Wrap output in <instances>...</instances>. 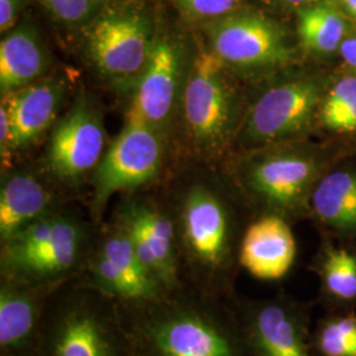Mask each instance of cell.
<instances>
[{"instance_id":"cell-1","label":"cell","mask_w":356,"mask_h":356,"mask_svg":"<svg viewBox=\"0 0 356 356\" xmlns=\"http://www.w3.org/2000/svg\"><path fill=\"white\" fill-rule=\"evenodd\" d=\"M118 306L134 356H254L231 300L182 284L156 300Z\"/></svg>"},{"instance_id":"cell-2","label":"cell","mask_w":356,"mask_h":356,"mask_svg":"<svg viewBox=\"0 0 356 356\" xmlns=\"http://www.w3.org/2000/svg\"><path fill=\"white\" fill-rule=\"evenodd\" d=\"M165 204L176 226L182 284L231 300L234 219L225 197L204 182H194Z\"/></svg>"},{"instance_id":"cell-3","label":"cell","mask_w":356,"mask_h":356,"mask_svg":"<svg viewBox=\"0 0 356 356\" xmlns=\"http://www.w3.org/2000/svg\"><path fill=\"white\" fill-rule=\"evenodd\" d=\"M38 356H134L119 306L79 280L51 297Z\"/></svg>"},{"instance_id":"cell-4","label":"cell","mask_w":356,"mask_h":356,"mask_svg":"<svg viewBox=\"0 0 356 356\" xmlns=\"http://www.w3.org/2000/svg\"><path fill=\"white\" fill-rule=\"evenodd\" d=\"M226 65L201 48L188 65L181 94V111L188 136L204 156H214L227 144L235 118V94Z\"/></svg>"},{"instance_id":"cell-5","label":"cell","mask_w":356,"mask_h":356,"mask_svg":"<svg viewBox=\"0 0 356 356\" xmlns=\"http://www.w3.org/2000/svg\"><path fill=\"white\" fill-rule=\"evenodd\" d=\"M92 222L64 209L48 241L22 251H0V277L51 286L81 277L97 244L99 229Z\"/></svg>"},{"instance_id":"cell-6","label":"cell","mask_w":356,"mask_h":356,"mask_svg":"<svg viewBox=\"0 0 356 356\" xmlns=\"http://www.w3.org/2000/svg\"><path fill=\"white\" fill-rule=\"evenodd\" d=\"M163 154L161 132L127 115L124 128L92 173L91 219L101 222L115 194L136 193L153 182L161 170Z\"/></svg>"},{"instance_id":"cell-7","label":"cell","mask_w":356,"mask_h":356,"mask_svg":"<svg viewBox=\"0 0 356 356\" xmlns=\"http://www.w3.org/2000/svg\"><path fill=\"white\" fill-rule=\"evenodd\" d=\"M156 40L149 22L135 13H110L90 29L88 51L102 76L118 82L139 81L152 56Z\"/></svg>"},{"instance_id":"cell-8","label":"cell","mask_w":356,"mask_h":356,"mask_svg":"<svg viewBox=\"0 0 356 356\" xmlns=\"http://www.w3.org/2000/svg\"><path fill=\"white\" fill-rule=\"evenodd\" d=\"M131 194L118 207L114 219L127 231L144 266L168 291H175L182 286V280L173 218L164 202Z\"/></svg>"},{"instance_id":"cell-9","label":"cell","mask_w":356,"mask_h":356,"mask_svg":"<svg viewBox=\"0 0 356 356\" xmlns=\"http://www.w3.org/2000/svg\"><path fill=\"white\" fill-rule=\"evenodd\" d=\"M106 131L98 110L81 98L54 126L48 149L51 177L66 186H76L94 173L102 160Z\"/></svg>"},{"instance_id":"cell-10","label":"cell","mask_w":356,"mask_h":356,"mask_svg":"<svg viewBox=\"0 0 356 356\" xmlns=\"http://www.w3.org/2000/svg\"><path fill=\"white\" fill-rule=\"evenodd\" d=\"M209 49L226 66L238 67H272L292 58L280 26L256 15L219 19L210 29Z\"/></svg>"},{"instance_id":"cell-11","label":"cell","mask_w":356,"mask_h":356,"mask_svg":"<svg viewBox=\"0 0 356 356\" xmlns=\"http://www.w3.org/2000/svg\"><path fill=\"white\" fill-rule=\"evenodd\" d=\"M186 57L172 38H157L152 56L135 85L128 116L163 131L181 101L185 83Z\"/></svg>"},{"instance_id":"cell-12","label":"cell","mask_w":356,"mask_h":356,"mask_svg":"<svg viewBox=\"0 0 356 356\" xmlns=\"http://www.w3.org/2000/svg\"><path fill=\"white\" fill-rule=\"evenodd\" d=\"M60 286L0 277V356H38L47 310Z\"/></svg>"},{"instance_id":"cell-13","label":"cell","mask_w":356,"mask_h":356,"mask_svg":"<svg viewBox=\"0 0 356 356\" xmlns=\"http://www.w3.org/2000/svg\"><path fill=\"white\" fill-rule=\"evenodd\" d=\"M317 102L318 89L310 81L276 85L254 102L245 122V135L254 143L292 136L309 123Z\"/></svg>"},{"instance_id":"cell-14","label":"cell","mask_w":356,"mask_h":356,"mask_svg":"<svg viewBox=\"0 0 356 356\" xmlns=\"http://www.w3.org/2000/svg\"><path fill=\"white\" fill-rule=\"evenodd\" d=\"M60 78L38 79L1 95L13 128V152L26 149L41 139L56 120L65 97Z\"/></svg>"},{"instance_id":"cell-15","label":"cell","mask_w":356,"mask_h":356,"mask_svg":"<svg viewBox=\"0 0 356 356\" xmlns=\"http://www.w3.org/2000/svg\"><path fill=\"white\" fill-rule=\"evenodd\" d=\"M241 316L254 356H309L301 322L286 302L247 306Z\"/></svg>"},{"instance_id":"cell-16","label":"cell","mask_w":356,"mask_h":356,"mask_svg":"<svg viewBox=\"0 0 356 356\" xmlns=\"http://www.w3.org/2000/svg\"><path fill=\"white\" fill-rule=\"evenodd\" d=\"M63 207L60 194L44 179L26 172L7 175L0 188V244Z\"/></svg>"},{"instance_id":"cell-17","label":"cell","mask_w":356,"mask_h":356,"mask_svg":"<svg viewBox=\"0 0 356 356\" xmlns=\"http://www.w3.org/2000/svg\"><path fill=\"white\" fill-rule=\"evenodd\" d=\"M294 257L292 229L280 216H261L245 229L239 263L256 279L279 280L289 272Z\"/></svg>"},{"instance_id":"cell-18","label":"cell","mask_w":356,"mask_h":356,"mask_svg":"<svg viewBox=\"0 0 356 356\" xmlns=\"http://www.w3.org/2000/svg\"><path fill=\"white\" fill-rule=\"evenodd\" d=\"M316 173L312 159L281 153L256 163L247 184L254 195L275 210H292L300 202Z\"/></svg>"},{"instance_id":"cell-19","label":"cell","mask_w":356,"mask_h":356,"mask_svg":"<svg viewBox=\"0 0 356 356\" xmlns=\"http://www.w3.org/2000/svg\"><path fill=\"white\" fill-rule=\"evenodd\" d=\"M48 66V53L36 29L26 23L13 28L0 44L1 95L36 82Z\"/></svg>"},{"instance_id":"cell-20","label":"cell","mask_w":356,"mask_h":356,"mask_svg":"<svg viewBox=\"0 0 356 356\" xmlns=\"http://www.w3.org/2000/svg\"><path fill=\"white\" fill-rule=\"evenodd\" d=\"M97 247L127 277L140 302L156 300L169 292L144 266L127 231L115 219L99 227Z\"/></svg>"},{"instance_id":"cell-21","label":"cell","mask_w":356,"mask_h":356,"mask_svg":"<svg viewBox=\"0 0 356 356\" xmlns=\"http://www.w3.org/2000/svg\"><path fill=\"white\" fill-rule=\"evenodd\" d=\"M317 216L334 227L356 231V176L335 172L319 182L313 194Z\"/></svg>"},{"instance_id":"cell-22","label":"cell","mask_w":356,"mask_h":356,"mask_svg":"<svg viewBox=\"0 0 356 356\" xmlns=\"http://www.w3.org/2000/svg\"><path fill=\"white\" fill-rule=\"evenodd\" d=\"M342 15L327 6L306 7L298 16V35L307 49L318 53H331L343 41Z\"/></svg>"},{"instance_id":"cell-23","label":"cell","mask_w":356,"mask_h":356,"mask_svg":"<svg viewBox=\"0 0 356 356\" xmlns=\"http://www.w3.org/2000/svg\"><path fill=\"white\" fill-rule=\"evenodd\" d=\"M79 280L114 300L119 305L140 302L127 277L99 251L97 244Z\"/></svg>"},{"instance_id":"cell-24","label":"cell","mask_w":356,"mask_h":356,"mask_svg":"<svg viewBox=\"0 0 356 356\" xmlns=\"http://www.w3.org/2000/svg\"><path fill=\"white\" fill-rule=\"evenodd\" d=\"M327 289L342 300L356 297V259L346 250H332L323 266Z\"/></svg>"},{"instance_id":"cell-25","label":"cell","mask_w":356,"mask_h":356,"mask_svg":"<svg viewBox=\"0 0 356 356\" xmlns=\"http://www.w3.org/2000/svg\"><path fill=\"white\" fill-rule=\"evenodd\" d=\"M318 347L325 356H356V318L344 317L321 331Z\"/></svg>"},{"instance_id":"cell-26","label":"cell","mask_w":356,"mask_h":356,"mask_svg":"<svg viewBox=\"0 0 356 356\" xmlns=\"http://www.w3.org/2000/svg\"><path fill=\"white\" fill-rule=\"evenodd\" d=\"M356 106V76H346L331 90L325 107L323 122L327 127L334 126Z\"/></svg>"},{"instance_id":"cell-27","label":"cell","mask_w":356,"mask_h":356,"mask_svg":"<svg viewBox=\"0 0 356 356\" xmlns=\"http://www.w3.org/2000/svg\"><path fill=\"white\" fill-rule=\"evenodd\" d=\"M54 17L66 24L88 22L95 13L98 0H42Z\"/></svg>"},{"instance_id":"cell-28","label":"cell","mask_w":356,"mask_h":356,"mask_svg":"<svg viewBox=\"0 0 356 356\" xmlns=\"http://www.w3.org/2000/svg\"><path fill=\"white\" fill-rule=\"evenodd\" d=\"M191 19H222L236 10L242 0H175Z\"/></svg>"},{"instance_id":"cell-29","label":"cell","mask_w":356,"mask_h":356,"mask_svg":"<svg viewBox=\"0 0 356 356\" xmlns=\"http://www.w3.org/2000/svg\"><path fill=\"white\" fill-rule=\"evenodd\" d=\"M24 6V0H0V29L10 32Z\"/></svg>"},{"instance_id":"cell-30","label":"cell","mask_w":356,"mask_h":356,"mask_svg":"<svg viewBox=\"0 0 356 356\" xmlns=\"http://www.w3.org/2000/svg\"><path fill=\"white\" fill-rule=\"evenodd\" d=\"M339 49L344 61L354 70L356 76V38H347L342 41Z\"/></svg>"},{"instance_id":"cell-31","label":"cell","mask_w":356,"mask_h":356,"mask_svg":"<svg viewBox=\"0 0 356 356\" xmlns=\"http://www.w3.org/2000/svg\"><path fill=\"white\" fill-rule=\"evenodd\" d=\"M332 129L338 131H355L356 129V106L353 107L343 118L334 126Z\"/></svg>"},{"instance_id":"cell-32","label":"cell","mask_w":356,"mask_h":356,"mask_svg":"<svg viewBox=\"0 0 356 356\" xmlns=\"http://www.w3.org/2000/svg\"><path fill=\"white\" fill-rule=\"evenodd\" d=\"M280 4H285V6H291V7H302V6H309L313 3H317L319 0H275Z\"/></svg>"},{"instance_id":"cell-33","label":"cell","mask_w":356,"mask_h":356,"mask_svg":"<svg viewBox=\"0 0 356 356\" xmlns=\"http://www.w3.org/2000/svg\"><path fill=\"white\" fill-rule=\"evenodd\" d=\"M343 4L346 10L356 17V0H343Z\"/></svg>"}]
</instances>
